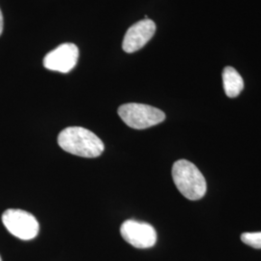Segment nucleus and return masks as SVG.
<instances>
[{
	"label": "nucleus",
	"instance_id": "1",
	"mask_svg": "<svg viewBox=\"0 0 261 261\" xmlns=\"http://www.w3.org/2000/svg\"><path fill=\"white\" fill-rule=\"evenodd\" d=\"M57 142L66 152L84 158L99 157L105 150L101 139L83 127H68L61 130Z\"/></svg>",
	"mask_w": 261,
	"mask_h": 261
},
{
	"label": "nucleus",
	"instance_id": "2",
	"mask_svg": "<svg viewBox=\"0 0 261 261\" xmlns=\"http://www.w3.org/2000/svg\"><path fill=\"white\" fill-rule=\"evenodd\" d=\"M172 178L179 192L190 200H198L206 194L205 178L193 163L187 160H179L173 164Z\"/></svg>",
	"mask_w": 261,
	"mask_h": 261
},
{
	"label": "nucleus",
	"instance_id": "3",
	"mask_svg": "<svg viewBox=\"0 0 261 261\" xmlns=\"http://www.w3.org/2000/svg\"><path fill=\"white\" fill-rule=\"evenodd\" d=\"M118 114L126 125L137 130L156 126L166 119L165 112L144 103L122 105L118 109Z\"/></svg>",
	"mask_w": 261,
	"mask_h": 261
},
{
	"label": "nucleus",
	"instance_id": "4",
	"mask_svg": "<svg viewBox=\"0 0 261 261\" xmlns=\"http://www.w3.org/2000/svg\"><path fill=\"white\" fill-rule=\"evenodd\" d=\"M2 223L10 233L21 240L34 239L39 232L36 218L20 209H8L2 215Z\"/></svg>",
	"mask_w": 261,
	"mask_h": 261
},
{
	"label": "nucleus",
	"instance_id": "5",
	"mask_svg": "<svg viewBox=\"0 0 261 261\" xmlns=\"http://www.w3.org/2000/svg\"><path fill=\"white\" fill-rule=\"evenodd\" d=\"M122 238L133 247L148 249L157 242V232L149 224L128 220L120 227Z\"/></svg>",
	"mask_w": 261,
	"mask_h": 261
},
{
	"label": "nucleus",
	"instance_id": "6",
	"mask_svg": "<svg viewBox=\"0 0 261 261\" xmlns=\"http://www.w3.org/2000/svg\"><path fill=\"white\" fill-rule=\"evenodd\" d=\"M79 55V48L75 45L66 43L49 51L45 56L43 63L47 70L69 73L75 68Z\"/></svg>",
	"mask_w": 261,
	"mask_h": 261
},
{
	"label": "nucleus",
	"instance_id": "7",
	"mask_svg": "<svg viewBox=\"0 0 261 261\" xmlns=\"http://www.w3.org/2000/svg\"><path fill=\"white\" fill-rule=\"evenodd\" d=\"M156 31V24L151 19H142L133 24L126 32L122 43L124 51L133 54L144 47Z\"/></svg>",
	"mask_w": 261,
	"mask_h": 261
},
{
	"label": "nucleus",
	"instance_id": "8",
	"mask_svg": "<svg viewBox=\"0 0 261 261\" xmlns=\"http://www.w3.org/2000/svg\"><path fill=\"white\" fill-rule=\"evenodd\" d=\"M224 92L227 97L235 98L244 89V81L240 74L232 68L225 67L223 72Z\"/></svg>",
	"mask_w": 261,
	"mask_h": 261
},
{
	"label": "nucleus",
	"instance_id": "9",
	"mask_svg": "<svg viewBox=\"0 0 261 261\" xmlns=\"http://www.w3.org/2000/svg\"><path fill=\"white\" fill-rule=\"evenodd\" d=\"M241 241L253 249H261V232H245L241 235Z\"/></svg>",
	"mask_w": 261,
	"mask_h": 261
},
{
	"label": "nucleus",
	"instance_id": "10",
	"mask_svg": "<svg viewBox=\"0 0 261 261\" xmlns=\"http://www.w3.org/2000/svg\"><path fill=\"white\" fill-rule=\"evenodd\" d=\"M2 31H3V15L0 10V35L2 34Z\"/></svg>",
	"mask_w": 261,
	"mask_h": 261
},
{
	"label": "nucleus",
	"instance_id": "11",
	"mask_svg": "<svg viewBox=\"0 0 261 261\" xmlns=\"http://www.w3.org/2000/svg\"><path fill=\"white\" fill-rule=\"evenodd\" d=\"M0 261H2V260H1V257H0Z\"/></svg>",
	"mask_w": 261,
	"mask_h": 261
}]
</instances>
